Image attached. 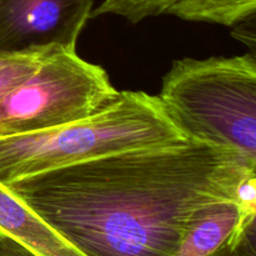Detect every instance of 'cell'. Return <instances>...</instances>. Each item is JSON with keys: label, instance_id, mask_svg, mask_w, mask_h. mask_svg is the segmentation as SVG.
<instances>
[{"label": "cell", "instance_id": "cell-1", "mask_svg": "<svg viewBox=\"0 0 256 256\" xmlns=\"http://www.w3.org/2000/svg\"><path fill=\"white\" fill-rule=\"evenodd\" d=\"M256 164L188 139L102 155L8 189L82 256H175L189 225L236 200Z\"/></svg>", "mask_w": 256, "mask_h": 256}, {"label": "cell", "instance_id": "cell-2", "mask_svg": "<svg viewBox=\"0 0 256 256\" xmlns=\"http://www.w3.org/2000/svg\"><path fill=\"white\" fill-rule=\"evenodd\" d=\"M188 138L165 112L159 96L119 95L79 122L30 134L0 136V184L138 148L179 144Z\"/></svg>", "mask_w": 256, "mask_h": 256}, {"label": "cell", "instance_id": "cell-3", "mask_svg": "<svg viewBox=\"0 0 256 256\" xmlns=\"http://www.w3.org/2000/svg\"><path fill=\"white\" fill-rule=\"evenodd\" d=\"M159 99L188 139L234 150L256 164V60L232 58L172 62Z\"/></svg>", "mask_w": 256, "mask_h": 256}, {"label": "cell", "instance_id": "cell-4", "mask_svg": "<svg viewBox=\"0 0 256 256\" xmlns=\"http://www.w3.org/2000/svg\"><path fill=\"white\" fill-rule=\"evenodd\" d=\"M119 92L99 65L76 52L44 58L29 78L0 100V136L54 129L90 116Z\"/></svg>", "mask_w": 256, "mask_h": 256}, {"label": "cell", "instance_id": "cell-5", "mask_svg": "<svg viewBox=\"0 0 256 256\" xmlns=\"http://www.w3.org/2000/svg\"><path fill=\"white\" fill-rule=\"evenodd\" d=\"M92 0H0V55L42 59L76 52Z\"/></svg>", "mask_w": 256, "mask_h": 256}, {"label": "cell", "instance_id": "cell-6", "mask_svg": "<svg viewBox=\"0 0 256 256\" xmlns=\"http://www.w3.org/2000/svg\"><path fill=\"white\" fill-rule=\"evenodd\" d=\"M255 218L238 200L212 205L189 225L175 256H212L242 236Z\"/></svg>", "mask_w": 256, "mask_h": 256}, {"label": "cell", "instance_id": "cell-7", "mask_svg": "<svg viewBox=\"0 0 256 256\" xmlns=\"http://www.w3.org/2000/svg\"><path fill=\"white\" fill-rule=\"evenodd\" d=\"M0 230L22 242L38 256H82L2 184Z\"/></svg>", "mask_w": 256, "mask_h": 256}, {"label": "cell", "instance_id": "cell-8", "mask_svg": "<svg viewBox=\"0 0 256 256\" xmlns=\"http://www.w3.org/2000/svg\"><path fill=\"white\" fill-rule=\"evenodd\" d=\"M256 0H179L168 12L189 22H205L234 26L255 16Z\"/></svg>", "mask_w": 256, "mask_h": 256}, {"label": "cell", "instance_id": "cell-9", "mask_svg": "<svg viewBox=\"0 0 256 256\" xmlns=\"http://www.w3.org/2000/svg\"><path fill=\"white\" fill-rule=\"evenodd\" d=\"M178 2L179 0H104L96 9L92 10L90 18L116 14L136 24L146 18L168 14L170 8Z\"/></svg>", "mask_w": 256, "mask_h": 256}, {"label": "cell", "instance_id": "cell-10", "mask_svg": "<svg viewBox=\"0 0 256 256\" xmlns=\"http://www.w3.org/2000/svg\"><path fill=\"white\" fill-rule=\"evenodd\" d=\"M40 62L42 59L34 58H5L0 55V100L12 88L29 78Z\"/></svg>", "mask_w": 256, "mask_h": 256}, {"label": "cell", "instance_id": "cell-11", "mask_svg": "<svg viewBox=\"0 0 256 256\" xmlns=\"http://www.w3.org/2000/svg\"><path fill=\"white\" fill-rule=\"evenodd\" d=\"M212 256H256L255 222L239 236Z\"/></svg>", "mask_w": 256, "mask_h": 256}, {"label": "cell", "instance_id": "cell-12", "mask_svg": "<svg viewBox=\"0 0 256 256\" xmlns=\"http://www.w3.org/2000/svg\"><path fill=\"white\" fill-rule=\"evenodd\" d=\"M0 256H38L10 235L0 230Z\"/></svg>", "mask_w": 256, "mask_h": 256}]
</instances>
